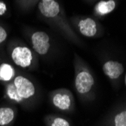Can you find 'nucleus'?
<instances>
[{
  "label": "nucleus",
  "mask_w": 126,
  "mask_h": 126,
  "mask_svg": "<svg viewBox=\"0 0 126 126\" xmlns=\"http://www.w3.org/2000/svg\"><path fill=\"white\" fill-rule=\"evenodd\" d=\"M14 85L18 95L22 99L30 98L35 94V87L32 82L24 76H17L15 79Z\"/></svg>",
  "instance_id": "nucleus-1"
},
{
  "label": "nucleus",
  "mask_w": 126,
  "mask_h": 126,
  "mask_svg": "<svg viewBox=\"0 0 126 126\" xmlns=\"http://www.w3.org/2000/svg\"><path fill=\"white\" fill-rule=\"evenodd\" d=\"M11 58L15 64L25 68L31 64L32 61V54L28 48L18 46L12 51Z\"/></svg>",
  "instance_id": "nucleus-2"
},
{
  "label": "nucleus",
  "mask_w": 126,
  "mask_h": 126,
  "mask_svg": "<svg viewBox=\"0 0 126 126\" xmlns=\"http://www.w3.org/2000/svg\"><path fill=\"white\" fill-rule=\"evenodd\" d=\"M32 47L38 54L44 55L46 54L50 48L49 36L45 32H36L31 37Z\"/></svg>",
  "instance_id": "nucleus-3"
},
{
  "label": "nucleus",
  "mask_w": 126,
  "mask_h": 126,
  "mask_svg": "<svg viewBox=\"0 0 126 126\" xmlns=\"http://www.w3.org/2000/svg\"><path fill=\"white\" fill-rule=\"evenodd\" d=\"M94 83V79L88 72L82 71L77 74L75 85L77 91L80 94H85L91 89Z\"/></svg>",
  "instance_id": "nucleus-4"
},
{
  "label": "nucleus",
  "mask_w": 126,
  "mask_h": 126,
  "mask_svg": "<svg viewBox=\"0 0 126 126\" xmlns=\"http://www.w3.org/2000/svg\"><path fill=\"white\" fill-rule=\"evenodd\" d=\"M39 9L43 16L46 17H54L60 12V5L54 0H42L39 3Z\"/></svg>",
  "instance_id": "nucleus-5"
},
{
  "label": "nucleus",
  "mask_w": 126,
  "mask_h": 126,
  "mask_svg": "<svg viewBox=\"0 0 126 126\" xmlns=\"http://www.w3.org/2000/svg\"><path fill=\"white\" fill-rule=\"evenodd\" d=\"M103 70L109 78L116 79L122 74L124 68L122 65L117 61H108L104 65Z\"/></svg>",
  "instance_id": "nucleus-6"
},
{
  "label": "nucleus",
  "mask_w": 126,
  "mask_h": 126,
  "mask_svg": "<svg viewBox=\"0 0 126 126\" xmlns=\"http://www.w3.org/2000/svg\"><path fill=\"white\" fill-rule=\"evenodd\" d=\"M79 27L82 35L88 37L94 36L97 32L96 23L91 18H86L85 20H82L79 24Z\"/></svg>",
  "instance_id": "nucleus-7"
},
{
  "label": "nucleus",
  "mask_w": 126,
  "mask_h": 126,
  "mask_svg": "<svg viewBox=\"0 0 126 126\" xmlns=\"http://www.w3.org/2000/svg\"><path fill=\"white\" fill-rule=\"evenodd\" d=\"M54 105L61 110H67L71 105L70 97L66 94L58 93L53 97Z\"/></svg>",
  "instance_id": "nucleus-8"
},
{
  "label": "nucleus",
  "mask_w": 126,
  "mask_h": 126,
  "mask_svg": "<svg viewBox=\"0 0 126 126\" xmlns=\"http://www.w3.org/2000/svg\"><path fill=\"white\" fill-rule=\"evenodd\" d=\"M15 76V70L10 64L2 63L0 65V81L7 82Z\"/></svg>",
  "instance_id": "nucleus-9"
},
{
  "label": "nucleus",
  "mask_w": 126,
  "mask_h": 126,
  "mask_svg": "<svg viewBox=\"0 0 126 126\" xmlns=\"http://www.w3.org/2000/svg\"><path fill=\"white\" fill-rule=\"evenodd\" d=\"M15 113L12 109L9 107L0 108V125H6L12 122Z\"/></svg>",
  "instance_id": "nucleus-10"
},
{
  "label": "nucleus",
  "mask_w": 126,
  "mask_h": 126,
  "mask_svg": "<svg viewBox=\"0 0 126 126\" xmlns=\"http://www.w3.org/2000/svg\"><path fill=\"white\" fill-rule=\"evenodd\" d=\"M116 7V2L113 0H109V1H101L96 5V11L100 15H107Z\"/></svg>",
  "instance_id": "nucleus-11"
},
{
  "label": "nucleus",
  "mask_w": 126,
  "mask_h": 126,
  "mask_svg": "<svg viewBox=\"0 0 126 126\" xmlns=\"http://www.w3.org/2000/svg\"><path fill=\"white\" fill-rule=\"evenodd\" d=\"M7 94L8 96L13 100H15L17 102H20L23 99L18 95L17 91H16V88H15V86L14 84H10L8 86V88H7Z\"/></svg>",
  "instance_id": "nucleus-12"
},
{
  "label": "nucleus",
  "mask_w": 126,
  "mask_h": 126,
  "mask_svg": "<svg viewBox=\"0 0 126 126\" xmlns=\"http://www.w3.org/2000/svg\"><path fill=\"white\" fill-rule=\"evenodd\" d=\"M115 126H126V111H123L116 116L115 119Z\"/></svg>",
  "instance_id": "nucleus-13"
},
{
  "label": "nucleus",
  "mask_w": 126,
  "mask_h": 126,
  "mask_svg": "<svg viewBox=\"0 0 126 126\" xmlns=\"http://www.w3.org/2000/svg\"><path fill=\"white\" fill-rule=\"evenodd\" d=\"M51 126H70V124L63 118H56L53 121Z\"/></svg>",
  "instance_id": "nucleus-14"
},
{
  "label": "nucleus",
  "mask_w": 126,
  "mask_h": 126,
  "mask_svg": "<svg viewBox=\"0 0 126 126\" xmlns=\"http://www.w3.org/2000/svg\"><path fill=\"white\" fill-rule=\"evenodd\" d=\"M7 38V32L5 29L2 27H0V43L3 42Z\"/></svg>",
  "instance_id": "nucleus-15"
},
{
  "label": "nucleus",
  "mask_w": 126,
  "mask_h": 126,
  "mask_svg": "<svg viewBox=\"0 0 126 126\" xmlns=\"http://www.w3.org/2000/svg\"><path fill=\"white\" fill-rule=\"evenodd\" d=\"M5 11H6V5H5V4L3 2L0 1V15H4Z\"/></svg>",
  "instance_id": "nucleus-16"
},
{
  "label": "nucleus",
  "mask_w": 126,
  "mask_h": 126,
  "mask_svg": "<svg viewBox=\"0 0 126 126\" xmlns=\"http://www.w3.org/2000/svg\"><path fill=\"white\" fill-rule=\"evenodd\" d=\"M45 1H50V0H45Z\"/></svg>",
  "instance_id": "nucleus-17"
}]
</instances>
